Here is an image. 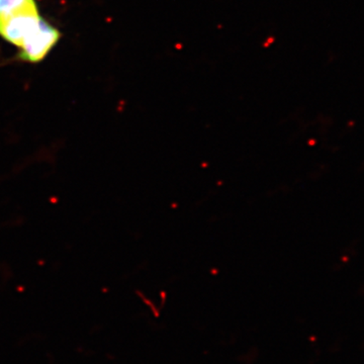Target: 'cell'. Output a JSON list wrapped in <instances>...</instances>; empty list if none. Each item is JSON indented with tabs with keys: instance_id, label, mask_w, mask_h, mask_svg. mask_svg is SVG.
<instances>
[{
	"instance_id": "cell-1",
	"label": "cell",
	"mask_w": 364,
	"mask_h": 364,
	"mask_svg": "<svg viewBox=\"0 0 364 364\" xmlns=\"http://www.w3.org/2000/svg\"><path fill=\"white\" fill-rule=\"evenodd\" d=\"M0 38L18 48V60L38 64L58 45L61 33L43 18L37 0H0Z\"/></svg>"
}]
</instances>
